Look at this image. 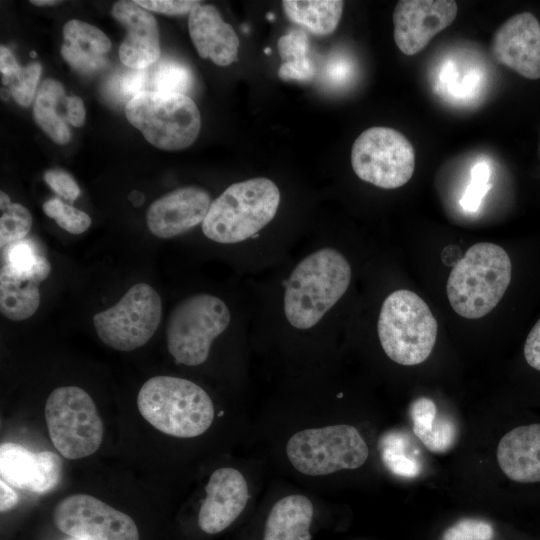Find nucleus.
<instances>
[{
  "instance_id": "obj_1",
  "label": "nucleus",
  "mask_w": 540,
  "mask_h": 540,
  "mask_svg": "<svg viewBox=\"0 0 540 540\" xmlns=\"http://www.w3.org/2000/svg\"><path fill=\"white\" fill-rule=\"evenodd\" d=\"M350 281V264L336 249L321 248L306 256L285 285L287 321L297 329L314 327L344 295Z\"/></svg>"
},
{
  "instance_id": "obj_2",
  "label": "nucleus",
  "mask_w": 540,
  "mask_h": 540,
  "mask_svg": "<svg viewBox=\"0 0 540 540\" xmlns=\"http://www.w3.org/2000/svg\"><path fill=\"white\" fill-rule=\"evenodd\" d=\"M511 275V260L502 247L489 242L474 244L449 274V303L464 318H481L502 299Z\"/></svg>"
},
{
  "instance_id": "obj_3",
  "label": "nucleus",
  "mask_w": 540,
  "mask_h": 540,
  "mask_svg": "<svg viewBox=\"0 0 540 540\" xmlns=\"http://www.w3.org/2000/svg\"><path fill=\"white\" fill-rule=\"evenodd\" d=\"M137 406L142 417L157 430L179 438H193L209 429L214 419L213 402L192 381L155 376L139 390Z\"/></svg>"
},
{
  "instance_id": "obj_4",
  "label": "nucleus",
  "mask_w": 540,
  "mask_h": 540,
  "mask_svg": "<svg viewBox=\"0 0 540 540\" xmlns=\"http://www.w3.org/2000/svg\"><path fill=\"white\" fill-rule=\"evenodd\" d=\"M280 191L270 179L236 182L212 201L201 223L204 235L222 244L244 241L264 228L276 215Z\"/></svg>"
},
{
  "instance_id": "obj_5",
  "label": "nucleus",
  "mask_w": 540,
  "mask_h": 540,
  "mask_svg": "<svg viewBox=\"0 0 540 540\" xmlns=\"http://www.w3.org/2000/svg\"><path fill=\"white\" fill-rule=\"evenodd\" d=\"M377 330L386 355L400 365L412 366L424 362L431 354L438 324L422 298L401 289L384 300Z\"/></svg>"
},
{
  "instance_id": "obj_6",
  "label": "nucleus",
  "mask_w": 540,
  "mask_h": 540,
  "mask_svg": "<svg viewBox=\"0 0 540 540\" xmlns=\"http://www.w3.org/2000/svg\"><path fill=\"white\" fill-rule=\"evenodd\" d=\"M125 114L150 144L167 151L189 147L201 128L200 112L184 94L141 92L127 102Z\"/></svg>"
},
{
  "instance_id": "obj_7",
  "label": "nucleus",
  "mask_w": 540,
  "mask_h": 540,
  "mask_svg": "<svg viewBox=\"0 0 540 540\" xmlns=\"http://www.w3.org/2000/svg\"><path fill=\"white\" fill-rule=\"evenodd\" d=\"M230 323L227 305L218 297L199 293L180 301L166 328L167 348L175 362L187 366L204 363L213 340Z\"/></svg>"
},
{
  "instance_id": "obj_8",
  "label": "nucleus",
  "mask_w": 540,
  "mask_h": 540,
  "mask_svg": "<svg viewBox=\"0 0 540 540\" xmlns=\"http://www.w3.org/2000/svg\"><path fill=\"white\" fill-rule=\"evenodd\" d=\"M50 439L67 459L95 453L101 445L104 426L91 396L77 386L54 389L45 404Z\"/></svg>"
},
{
  "instance_id": "obj_9",
  "label": "nucleus",
  "mask_w": 540,
  "mask_h": 540,
  "mask_svg": "<svg viewBox=\"0 0 540 540\" xmlns=\"http://www.w3.org/2000/svg\"><path fill=\"white\" fill-rule=\"evenodd\" d=\"M368 453L359 431L346 424L299 431L286 445L290 463L309 476L359 468L366 462Z\"/></svg>"
},
{
  "instance_id": "obj_10",
  "label": "nucleus",
  "mask_w": 540,
  "mask_h": 540,
  "mask_svg": "<svg viewBox=\"0 0 540 540\" xmlns=\"http://www.w3.org/2000/svg\"><path fill=\"white\" fill-rule=\"evenodd\" d=\"M162 318V301L146 284L130 287L113 306L96 313L93 324L100 340L119 351L145 345L155 334Z\"/></svg>"
},
{
  "instance_id": "obj_11",
  "label": "nucleus",
  "mask_w": 540,
  "mask_h": 540,
  "mask_svg": "<svg viewBox=\"0 0 540 540\" xmlns=\"http://www.w3.org/2000/svg\"><path fill=\"white\" fill-rule=\"evenodd\" d=\"M351 164L361 180L383 189H395L411 179L415 153L399 131L375 126L363 131L354 141Z\"/></svg>"
},
{
  "instance_id": "obj_12",
  "label": "nucleus",
  "mask_w": 540,
  "mask_h": 540,
  "mask_svg": "<svg viewBox=\"0 0 540 540\" xmlns=\"http://www.w3.org/2000/svg\"><path fill=\"white\" fill-rule=\"evenodd\" d=\"M57 528L76 540H139L134 520L88 494L63 498L53 511Z\"/></svg>"
},
{
  "instance_id": "obj_13",
  "label": "nucleus",
  "mask_w": 540,
  "mask_h": 540,
  "mask_svg": "<svg viewBox=\"0 0 540 540\" xmlns=\"http://www.w3.org/2000/svg\"><path fill=\"white\" fill-rule=\"evenodd\" d=\"M452 0H401L393 11L394 40L399 50L412 56L420 52L457 15Z\"/></svg>"
},
{
  "instance_id": "obj_14",
  "label": "nucleus",
  "mask_w": 540,
  "mask_h": 540,
  "mask_svg": "<svg viewBox=\"0 0 540 540\" xmlns=\"http://www.w3.org/2000/svg\"><path fill=\"white\" fill-rule=\"evenodd\" d=\"M491 49L500 64L525 78H540V23L532 13H518L504 22L493 36Z\"/></svg>"
},
{
  "instance_id": "obj_15",
  "label": "nucleus",
  "mask_w": 540,
  "mask_h": 540,
  "mask_svg": "<svg viewBox=\"0 0 540 540\" xmlns=\"http://www.w3.org/2000/svg\"><path fill=\"white\" fill-rule=\"evenodd\" d=\"M211 203L210 195L202 188H178L149 206L146 214L147 227L158 238L179 236L203 222Z\"/></svg>"
},
{
  "instance_id": "obj_16",
  "label": "nucleus",
  "mask_w": 540,
  "mask_h": 540,
  "mask_svg": "<svg viewBox=\"0 0 540 540\" xmlns=\"http://www.w3.org/2000/svg\"><path fill=\"white\" fill-rule=\"evenodd\" d=\"M205 492L198 524L207 534H216L229 527L242 513L249 498L247 482L234 468L215 470Z\"/></svg>"
},
{
  "instance_id": "obj_17",
  "label": "nucleus",
  "mask_w": 540,
  "mask_h": 540,
  "mask_svg": "<svg viewBox=\"0 0 540 540\" xmlns=\"http://www.w3.org/2000/svg\"><path fill=\"white\" fill-rule=\"evenodd\" d=\"M61 463L58 455L50 451L33 453L12 442L0 447L1 480L18 489L36 493L51 490L60 480Z\"/></svg>"
},
{
  "instance_id": "obj_18",
  "label": "nucleus",
  "mask_w": 540,
  "mask_h": 540,
  "mask_svg": "<svg viewBox=\"0 0 540 540\" xmlns=\"http://www.w3.org/2000/svg\"><path fill=\"white\" fill-rule=\"evenodd\" d=\"M113 17L126 29L119 57L131 69H146L160 57L158 25L153 15L134 1L114 4Z\"/></svg>"
},
{
  "instance_id": "obj_19",
  "label": "nucleus",
  "mask_w": 540,
  "mask_h": 540,
  "mask_svg": "<svg viewBox=\"0 0 540 540\" xmlns=\"http://www.w3.org/2000/svg\"><path fill=\"white\" fill-rule=\"evenodd\" d=\"M188 29L201 58H209L218 66H228L237 60L238 36L214 6L197 3L189 13Z\"/></svg>"
},
{
  "instance_id": "obj_20",
  "label": "nucleus",
  "mask_w": 540,
  "mask_h": 540,
  "mask_svg": "<svg viewBox=\"0 0 540 540\" xmlns=\"http://www.w3.org/2000/svg\"><path fill=\"white\" fill-rule=\"evenodd\" d=\"M497 460L503 473L512 481H540V423L512 429L500 440Z\"/></svg>"
},
{
  "instance_id": "obj_21",
  "label": "nucleus",
  "mask_w": 540,
  "mask_h": 540,
  "mask_svg": "<svg viewBox=\"0 0 540 540\" xmlns=\"http://www.w3.org/2000/svg\"><path fill=\"white\" fill-rule=\"evenodd\" d=\"M313 504L303 495L281 498L266 520L263 540H310Z\"/></svg>"
},
{
  "instance_id": "obj_22",
  "label": "nucleus",
  "mask_w": 540,
  "mask_h": 540,
  "mask_svg": "<svg viewBox=\"0 0 540 540\" xmlns=\"http://www.w3.org/2000/svg\"><path fill=\"white\" fill-rule=\"evenodd\" d=\"M287 18L319 36L331 34L338 26L344 2L340 0H285Z\"/></svg>"
},
{
  "instance_id": "obj_23",
  "label": "nucleus",
  "mask_w": 540,
  "mask_h": 540,
  "mask_svg": "<svg viewBox=\"0 0 540 540\" xmlns=\"http://www.w3.org/2000/svg\"><path fill=\"white\" fill-rule=\"evenodd\" d=\"M38 285L34 280L17 277L1 267V314L12 321H22L30 318L40 305Z\"/></svg>"
},
{
  "instance_id": "obj_24",
  "label": "nucleus",
  "mask_w": 540,
  "mask_h": 540,
  "mask_svg": "<svg viewBox=\"0 0 540 540\" xmlns=\"http://www.w3.org/2000/svg\"><path fill=\"white\" fill-rule=\"evenodd\" d=\"M67 97L62 84L46 79L41 84L33 108L36 124L57 144H65L70 138V130L57 108L64 106Z\"/></svg>"
},
{
  "instance_id": "obj_25",
  "label": "nucleus",
  "mask_w": 540,
  "mask_h": 540,
  "mask_svg": "<svg viewBox=\"0 0 540 540\" xmlns=\"http://www.w3.org/2000/svg\"><path fill=\"white\" fill-rule=\"evenodd\" d=\"M277 47L282 60L278 76L282 80L309 81L314 78L316 69L309 57V38L303 30L281 36Z\"/></svg>"
},
{
  "instance_id": "obj_26",
  "label": "nucleus",
  "mask_w": 540,
  "mask_h": 540,
  "mask_svg": "<svg viewBox=\"0 0 540 540\" xmlns=\"http://www.w3.org/2000/svg\"><path fill=\"white\" fill-rule=\"evenodd\" d=\"M1 250L4 258L2 267L9 273L34 280L38 284L49 276L51 265L45 256L36 251L31 240L23 239Z\"/></svg>"
},
{
  "instance_id": "obj_27",
  "label": "nucleus",
  "mask_w": 540,
  "mask_h": 540,
  "mask_svg": "<svg viewBox=\"0 0 540 540\" xmlns=\"http://www.w3.org/2000/svg\"><path fill=\"white\" fill-rule=\"evenodd\" d=\"M64 43L92 55H105L111 48L109 38L97 27L72 19L63 27Z\"/></svg>"
},
{
  "instance_id": "obj_28",
  "label": "nucleus",
  "mask_w": 540,
  "mask_h": 540,
  "mask_svg": "<svg viewBox=\"0 0 540 540\" xmlns=\"http://www.w3.org/2000/svg\"><path fill=\"white\" fill-rule=\"evenodd\" d=\"M0 247L1 249L17 241L23 240L32 227L30 211L19 203H10L1 208Z\"/></svg>"
},
{
  "instance_id": "obj_29",
  "label": "nucleus",
  "mask_w": 540,
  "mask_h": 540,
  "mask_svg": "<svg viewBox=\"0 0 540 540\" xmlns=\"http://www.w3.org/2000/svg\"><path fill=\"white\" fill-rule=\"evenodd\" d=\"M193 77L190 69L174 60H165L158 65L152 78L157 92L184 94L190 90Z\"/></svg>"
},
{
  "instance_id": "obj_30",
  "label": "nucleus",
  "mask_w": 540,
  "mask_h": 540,
  "mask_svg": "<svg viewBox=\"0 0 540 540\" xmlns=\"http://www.w3.org/2000/svg\"><path fill=\"white\" fill-rule=\"evenodd\" d=\"M385 442L382 458L390 470L407 478H414L421 472V464L416 454L406 453V441L403 437L390 435Z\"/></svg>"
},
{
  "instance_id": "obj_31",
  "label": "nucleus",
  "mask_w": 540,
  "mask_h": 540,
  "mask_svg": "<svg viewBox=\"0 0 540 540\" xmlns=\"http://www.w3.org/2000/svg\"><path fill=\"white\" fill-rule=\"evenodd\" d=\"M42 209L48 217L71 234H81L91 225V218L87 213L64 203L60 198L47 200L43 203Z\"/></svg>"
},
{
  "instance_id": "obj_32",
  "label": "nucleus",
  "mask_w": 540,
  "mask_h": 540,
  "mask_svg": "<svg viewBox=\"0 0 540 540\" xmlns=\"http://www.w3.org/2000/svg\"><path fill=\"white\" fill-rule=\"evenodd\" d=\"M41 70L39 63L32 62L25 67H21L12 76L2 77V83L9 87L10 94L19 105L27 107L31 104Z\"/></svg>"
},
{
  "instance_id": "obj_33",
  "label": "nucleus",
  "mask_w": 540,
  "mask_h": 540,
  "mask_svg": "<svg viewBox=\"0 0 540 540\" xmlns=\"http://www.w3.org/2000/svg\"><path fill=\"white\" fill-rule=\"evenodd\" d=\"M490 169L486 162H478L471 169V181L467 186L460 204L468 212H475L491 188Z\"/></svg>"
},
{
  "instance_id": "obj_34",
  "label": "nucleus",
  "mask_w": 540,
  "mask_h": 540,
  "mask_svg": "<svg viewBox=\"0 0 540 540\" xmlns=\"http://www.w3.org/2000/svg\"><path fill=\"white\" fill-rule=\"evenodd\" d=\"M493 529L485 521L478 519H463L448 528L442 540H491Z\"/></svg>"
},
{
  "instance_id": "obj_35",
  "label": "nucleus",
  "mask_w": 540,
  "mask_h": 540,
  "mask_svg": "<svg viewBox=\"0 0 540 540\" xmlns=\"http://www.w3.org/2000/svg\"><path fill=\"white\" fill-rule=\"evenodd\" d=\"M414 434L422 442L431 432L437 416L435 403L427 398L416 399L410 407Z\"/></svg>"
},
{
  "instance_id": "obj_36",
  "label": "nucleus",
  "mask_w": 540,
  "mask_h": 540,
  "mask_svg": "<svg viewBox=\"0 0 540 540\" xmlns=\"http://www.w3.org/2000/svg\"><path fill=\"white\" fill-rule=\"evenodd\" d=\"M61 55L66 62L81 73H94L107 65L103 55H92L68 44L61 46Z\"/></svg>"
},
{
  "instance_id": "obj_37",
  "label": "nucleus",
  "mask_w": 540,
  "mask_h": 540,
  "mask_svg": "<svg viewBox=\"0 0 540 540\" xmlns=\"http://www.w3.org/2000/svg\"><path fill=\"white\" fill-rule=\"evenodd\" d=\"M117 95L128 102L136 95L144 92L148 83L146 69H131L120 76L116 81Z\"/></svg>"
},
{
  "instance_id": "obj_38",
  "label": "nucleus",
  "mask_w": 540,
  "mask_h": 540,
  "mask_svg": "<svg viewBox=\"0 0 540 540\" xmlns=\"http://www.w3.org/2000/svg\"><path fill=\"white\" fill-rule=\"evenodd\" d=\"M44 180L58 196L67 201L74 202L80 195V188L74 178L63 170H48Z\"/></svg>"
},
{
  "instance_id": "obj_39",
  "label": "nucleus",
  "mask_w": 540,
  "mask_h": 540,
  "mask_svg": "<svg viewBox=\"0 0 540 540\" xmlns=\"http://www.w3.org/2000/svg\"><path fill=\"white\" fill-rule=\"evenodd\" d=\"M136 4L148 11L166 15H184L190 13L199 1L191 0H137Z\"/></svg>"
},
{
  "instance_id": "obj_40",
  "label": "nucleus",
  "mask_w": 540,
  "mask_h": 540,
  "mask_svg": "<svg viewBox=\"0 0 540 540\" xmlns=\"http://www.w3.org/2000/svg\"><path fill=\"white\" fill-rule=\"evenodd\" d=\"M524 357L532 368L540 371V319L533 326L526 338Z\"/></svg>"
},
{
  "instance_id": "obj_41",
  "label": "nucleus",
  "mask_w": 540,
  "mask_h": 540,
  "mask_svg": "<svg viewBox=\"0 0 540 540\" xmlns=\"http://www.w3.org/2000/svg\"><path fill=\"white\" fill-rule=\"evenodd\" d=\"M67 121L76 127H80L85 122V108L83 101L78 96H69L66 99Z\"/></svg>"
},
{
  "instance_id": "obj_42",
  "label": "nucleus",
  "mask_w": 540,
  "mask_h": 540,
  "mask_svg": "<svg viewBox=\"0 0 540 540\" xmlns=\"http://www.w3.org/2000/svg\"><path fill=\"white\" fill-rule=\"evenodd\" d=\"M21 66L18 64L14 55L10 52L8 48L1 45L0 47V71L2 77H10L15 74Z\"/></svg>"
},
{
  "instance_id": "obj_43",
  "label": "nucleus",
  "mask_w": 540,
  "mask_h": 540,
  "mask_svg": "<svg viewBox=\"0 0 540 540\" xmlns=\"http://www.w3.org/2000/svg\"><path fill=\"white\" fill-rule=\"evenodd\" d=\"M348 66L340 59L331 60L326 66L325 75L333 83H339L347 77Z\"/></svg>"
},
{
  "instance_id": "obj_44",
  "label": "nucleus",
  "mask_w": 540,
  "mask_h": 540,
  "mask_svg": "<svg viewBox=\"0 0 540 540\" xmlns=\"http://www.w3.org/2000/svg\"><path fill=\"white\" fill-rule=\"evenodd\" d=\"M0 490V511L2 513L8 512L17 505L19 497L11 486L3 480H0Z\"/></svg>"
},
{
  "instance_id": "obj_45",
  "label": "nucleus",
  "mask_w": 540,
  "mask_h": 540,
  "mask_svg": "<svg viewBox=\"0 0 540 540\" xmlns=\"http://www.w3.org/2000/svg\"><path fill=\"white\" fill-rule=\"evenodd\" d=\"M130 200L132 201V203L137 206L139 204H141L144 200V196L142 193L138 192V191H134L131 193L130 195Z\"/></svg>"
},
{
  "instance_id": "obj_46",
  "label": "nucleus",
  "mask_w": 540,
  "mask_h": 540,
  "mask_svg": "<svg viewBox=\"0 0 540 540\" xmlns=\"http://www.w3.org/2000/svg\"><path fill=\"white\" fill-rule=\"evenodd\" d=\"M30 2L36 6H52L60 3L54 0H31Z\"/></svg>"
},
{
  "instance_id": "obj_47",
  "label": "nucleus",
  "mask_w": 540,
  "mask_h": 540,
  "mask_svg": "<svg viewBox=\"0 0 540 540\" xmlns=\"http://www.w3.org/2000/svg\"><path fill=\"white\" fill-rule=\"evenodd\" d=\"M11 203L10 197L4 192H0V209Z\"/></svg>"
},
{
  "instance_id": "obj_48",
  "label": "nucleus",
  "mask_w": 540,
  "mask_h": 540,
  "mask_svg": "<svg viewBox=\"0 0 540 540\" xmlns=\"http://www.w3.org/2000/svg\"><path fill=\"white\" fill-rule=\"evenodd\" d=\"M267 18H268V20L273 21L274 20V14L273 13H268Z\"/></svg>"
},
{
  "instance_id": "obj_49",
  "label": "nucleus",
  "mask_w": 540,
  "mask_h": 540,
  "mask_svg": "<svg viewBox=\"0 0 540 540\" xmlns=\"http://www.w3.org/2000/svg\"><path fill=\"white\" fill-rule=\"evenodd\" d=\"M264 52H265V54H267V55H268V54H271V49H270L269 47H266V48L264 49Z\"/></svg>"
},
{
  "instance_id": "obj_50",
  "label": "nucleus",
  "mask_w": 540,
  "mask_h": 540,
  "mask_svg": "<svg viewBox=\"0 0 540 540\" xmlns=\"http://www.w3.org/2000/svg\"><path fill=\"white\" fill-rule=\"evenodd\" d=\"M30 56H31V57H36V53H35L34 51H32V52L30 53Z\"/></svg>"
}]
</instances>
